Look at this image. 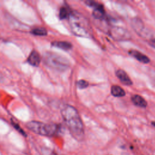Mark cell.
Masks as SVG:
<instances>
[{
    "instance_id": "8",
    "label": "cell",
    "mask_w": 155,
    "mask_h": 155,
    "mask_svg": "<svg viewBox=\"0 0 155 155\" xmlns=\"http://www.w3.org/2000/svg\"><path fill=\"white\" fill-rule=\"evenodd\" d=\"M116 75L119 81L125 85H131L133 82L127 73L123 70L119 69L116 71Z\"/></svg>"
},
{
    "instance_id": "13",
    "label": "cell",
    "mask_w": 155,
    "mask_h": 155,
    "mask_svg": "<svg viewBox=\"0 0 155 155\" xmlns=\"http://www.w3.org/2000/svg\"><path fill=\"white\" fill-rule=\"evenodd\" d=\"M111 94L115 97H122L125 95V90L119 85H113L111 87Z\"/></svg>"
},
{
    "instance_id": "6",
    "label": "cell",
    "mask_w": 155,
    "mask_h": 155,
    "mask_svg": "<svg viewBox=\"0 0 155 155\" xmlns=\"http://www.w3.org/2000/svg\"><path fill=\"white\" fill-rule=\"evenodd\" d=\"M109 33L113 38L116 40H127L131 38V35L127 29L119 26L111 27L109 30Z\"/></svg>"
},
{
    "instance_id": "12",
    "label": "cell",
    "mask_w": 155,
    "mask_h": 155,
    "mask_svg": "<svg viewBox=\"0 0 155 155\" xmlns=\"http://www.w3.org/2000/svg\"><path fill=\"white\" fill-rule=\"evenodd\" d=\"M51 45L53 46L58 47L64 50H69L72 48V45L70 42L64 41H54L51 43Z\"/></svg>"
},
{
    "instance_id": "14",
    "label": "cell",
    "mask_w": 155,
    "mask_h": 155,
    "mask_svg": "<svg viewBox=\"0 0 155 155\" xmlns=\"http://www.w3.org/2000/svg\"><path fill=\"white\" fill-rule=\"evenodd\" d=\"M31 33L36 36H45L47 34L46 29L44 27H36L31 29Z\"/></svg>"
},
{
    "instance_id": "16",
    "label": "cell",
    "mask_w": 155,
    "mask_h": 155,
    "mask_svg": "<svg viewBox=\"0 0 155 155\" xmlns=\"http://www.w3.org/2000/svg\"><path fill=\"white\" fill-rule=\"evenodd\" d=\"M88 86V82L85 80L81 79L77 82V87L80 89H84Z\"/></svg>"
},
{
    "instance_id": "15",
    "label": "cell",
    "mask_w": 155,
    "mask_h": 155,
    "mask_svg": "<svg viewBox=\"0 0 155 155\" xmlns=\"http://www.w3.org/2000/svg\"><path fill=\"white\" fill-rule=\"evenodd\" d=\"M71 12H69L68 9L67 7H62L59 10V16L61 19H64L69 17Z\"/></svg>"
},
{
    "instance_id": "4",
    "label": "cell",
    "mask_w": 155,
    "mask_h": 155,
    "mask_svg": "<svg viewBox=\"0 0 155 155\" xmlns=\"http://www.w3.org/2000/svg\"><path fill=\"white\" fill-rule=\"evenodd\" d=\"M26 127L32 132L45 136H52L58 130V125L54 124H45L39 121L31 120L26 124Z\"/></svg>"
},
{
    "instance_id": "18",
    "label": "cell",
    "mask_w": 155,
    "mask_h": 155,
    "mask_svg": "<svg viewBox=\"0 0 155 155\" xmlns=\"http://www.w3.org/2000/svg\"><path fill=\"white\" fill-rule=\"evenodd\" d=\"M153 125L155 127V122H154L153 123Z\"/></svg>"
},
{
    "instance_id": "10",
    "label": "cell",
    "mask_w": 155,
    "mask_h": 155,
    "mask_svg": "<svg viewBox=\"0 0 155 155\" xmlns=\"http://www.w3.org/2000/svg\"><path fill=\"white\" fill-rule=\"evenodd\" d=\"M129 54L142 63L148 64L150 62V59L148 57L137 50H131L129 51Z\"/></svg>"
},
{
    "instance_id": "2",
    "label": "cell",
    "mask_w": 155,
    "mask_h": 155,
    "mask_svg": "<svg viewBox=\"0 0 155 155\" xmlns=\"http://www.w3.org/2000/svg\"><path fill=\"white\" fill-rule=\"evenodd\" d=\"M68 21L71 30L74 35L84 38L91 36V28L90 23L84 15L76 11L71 12Z\"/></svg>"
},
{
    "instance_id": "5",
    "label": "cell",
    "mask_w": 155,
    "mask_h": 155,
    "mask_svg": "<svg viewBox=\"0 0 155 155\" xmlns=\"http://www.w3.org/2000/svg\"><path fill=\"white\" fill-rule=\"evenodd\" d=\"M131 25L137 35L146 39L150 46L155 48V36L144 25L143 23L140 19H133Z\"/></svg>"
},
{
    "instance_id": "3",
    "label": "cell",
    "mask_w": 155,
    "mask_h": 155,
    "mask_svg": "<svg viewBox=\"0 0 155 155\" xmlns=\"http://www.w3.org/2000/svg\"><path fill=\"white\" fill-rule=\"evenodd\" d=\"M43 61L48 67L59 71H64L70 65L69 61L65 57L53 52H46L43 56Z\"/></svg>"
},
{
    "instance_id": "1",
    "label": "cell",
    "mask_w": 155,
    "mask_h": 155,
    "mask_svg": "<svg viewBox=\"0 0 155 155\" xmlns=\"http://www.w3.org/2000/svg\"><path fill=\"white\" fill-rule=\"evenodd\" d=\"M62 119L71 136L78 140L84 136V128L79 112L74 107L65 105L61 110Z\"/></svg>"
},
{
    "instance_id": "7",
    "label": "cell",
    "mask_w": 155,
    "mask_h": 155,
    "mask_svg": "<svg viewBox=\"0 0 155 155\" xmlns=\"http://www.w3.org/2000/svg\"><path fill=\"white\" fill-rule=\"evenodd\" d=\"M87 5L94 7L92 12L93 16L97 19H102L105 16V10L102 4L91 1H87L85 2Z\"/></svg>"
},
{
    "instance_id": "17",
    "label": "cell",
    "mask_w": 155,
    "mask_h": 155,
    "mask_svg": "<svg viewBox=\"0 0 155 155\" xmlns=\"http://www.w3.org/2000/svg\"><path fill=\"white\" fill-rule=\"evenodd\" d=\"M12 124H13V127L18 131H19L22 134H23V135H25V132L21 129V128L16 124V123H15V122H12Z\"/></svg>"
},
{
    "instance_id": "9",
    "label": "cell",
    "mask_w": 155,
    "mask_h": 155,
    "mask_svg": "<svg viewBox=\"0 0 155 155\" xmlns=\"http://www.w3.org/2000/svg\"><path fill=\"white\" fill-rule=\"evenodd\" d=\"M41 61V58L39 53L35 50H32L27 58V62L32 66L38 67L40 64Z\"/></svg>"
},
{
    "instance_id": "11",
    "label": "cell",
    "mask_w": 155,
    "mask_h": 155,
    "mask_svg": "<svg viewBox=\"0 0 155 155\" xmlns=\"http://www.w3.org/2000/svg\"><path fill=\"white\" fill-rule=\"evenodd\" d=\"M132 102L137 107L140 108H145L147 106V102L146 100L140 95L134 94L131 96Z\"/></svg>"
}]
</instances>
